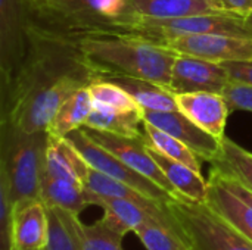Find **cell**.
Segmentation results:
<instances>
[{
	"mask_svg": "<svg viewBox=\"0 0 252 250\" xmlns=\"http://www.w3.org/2000/svg\"><path fill=\"white\" fill-rule=\"evenodd\" d=\"M46 146L47 131L27 134L1 124L0 180L6 183L13 203L41 199Z\"/></svg>",
	"mask_w": 252,
	"mask_h": 250,
	"instance_id": "cell-2",
	"label": "cell"
},
{
	"mask_svg": "<svg viewBox=\"0 0 252 250\" xmlns=\"http://www.w3.org/2000/svg\"><path fill=\"white\" fill-rule=\"evenodd\" d=\"M235 175L252 190V152L229 137H224L219 158L211 164Z\"/></svg>",
	"mask_w": 252,
	"mask_h": 250,
	"instance_id": "cell-25",
	"label": "cell"
},
{
	"mask_svg": "<svg viewBox=\"0 0 252 250\" xmlns=\"http://www.w3.org/2000/svg\"><path fill=\"white\" fill-rule=\"evenodd\" d=\"M216 6L220 10L236 13L245 18L252 13V0H216Z\"/></svg>",
	"mask_w": 252,
	"mask_h": 250,
	"instance_id": "cell-31",
	"label": "cell"
},
{
	"mask_svg": "<svg viewBox=\"0 0 252 250\" xmlns=\"http://www.w3.org/2000/svg\"><path fill=\"white\" fill-rule=\"evenodd\" d=\"M81 60L94 77L149 80L170 88L177 53L162 44L115 34H92L74 41Z\"/></svg>",
	"mask_w": 252,
	"mask_h": 250,
	"instance_id": "cell-1",
	"label": "cell"
},
{
	"mask_svg": "<svg viewBox=\"0 0 252 250\" xmlns=\"http://www.w3.org/2000/svg\"><path fill=\"white\" fill-rule=\"evenodd\" d=\"M247 18H248V22L251 24V27H252V13H251V15H250V16H247Z\"/></svg>",
	"mask_w": 252,
	"mask_h": 250,
	"instance_id": "cell-32",
	"label": "cell"
},
{
	"mask_svg": "<svg viewBox=\"0 0 252 250\" xmlns=\"http://www.w3.org/2000/svg\"><path fill=\"white\" fill-rule=\"evenodd\" d=\"M223 65L227 69V72L230 75V80L252 85V60L229 62V63H223Z\"/></svg>",
	"mask_w": 252,
	"mask_h": 250,
	"instance_id": "cell-30",
	"label": "cell"
},
{
	"mask_svg": "<svg viewBox=\"0 0 252 250\" xmlns=\"http://www.w3.org/2000/svg\"><path fill=\"white\" fill-rule=\"evenodd\" d=\"M123 237L103 220L86 225L81 222V240L84 250H123Z\"/></svg>",
	"mask_w": 252,
	"mask_h": 250,
	"instance_id": "cell-27",
	"label": "cell"
},
{
	"mask_svg": "<svg viewBox=\"0 0 252 250\" xmlns=\"http://www.w3.org/2000/svg\"><path fill=\"white\" fill-rule=\"evenodd\" d=\"M148 149L151 156L155 159V162L180 197L192 202H205L208 193V181L202 177L199 171H195L186 164L162 155L149 144Z\"/></svg>",
	"mask_w": 252,
	"mask_h": 250,
	"instance_id": "cell-15",
	"label": "cell"
},
{
	"mask_svg": "<svg viewBox=\"0 0 252 250\" xmlns=\"http://www.w3.org/2000/svg\"><path fill=\"white\" fill-rule=\"evenodd\" d=\"M84 131L87 136L94 140L97 144L109 150L112 155H115L121 162H124L127 167L134 169L136 172L142 174L143 177L154 181L157 186H159L164 192H167L170 196L177 197L179 194L155 162V159L151 156L148 149V141L143 137H123L99 130H93L89 127H84Z\"/></svg>",
	"mask_w": 252,
	"mask_h": 250,
	"instance_id": "cell-8",
	"label": "cell"
},
{
	"mask_svg": "<svg viewBox=\"0 0 252 250\" xmlns=\"http://www.w3.org/2000/svg\"><path fill=\"white\" fill-rule=\"evenodd\" d=\"M87 203L99 206L103 209V221L118 231L121 236L127 233H134V230L151 221L161 222L164 225L173 227V218L165 203L149 202L142 203L130 199H105L92 196L86 192Z\"/></svg>",
	"mask_w": 252,
	"mask_h": 250,
	"instance_id": "cell-9",
	"label": "cell"
},
{
	"mask_svg": "<svg viewBox=\"0 0 252 250\" xmlns=\"http://www.w3.org/2000/svg\"><path fill=\"white\" fill-rule=\"evenodd\" d=\"M205 203L252 242V190L235 175L211 165Z\"/></svg>",
	"mask_w": 252,
	"mask_h": 250,
	"instance_id": "cell-5",
	"label": "cell"
},
{
	"mask_svg": "<svg viewBox=\"0 0 252 250\" xmlns=\"http://www.w3.org/2000/svg\"><path fill=\"white\" fill-rule=\"evenodd\" d=\"M143 119L179 139L199 159L205 162L213 164L221 152L223 141L217 140L216 137L204 131L186 115H183L179 109L168 112L143 111Z\"/></svg>",
	"mask_w": 252,
	"mask_h": 250,
	"instance_id": "cell-11",
	"label": "cell"
},
{
	"mask_svg": "<svg viewBox=\"0 0 252 250\" xmlns=\"http://www.w3.org/2000/svg\"><path fill=\"white\" fill-rule=\"evenodd\" d=\"M90 165L66 137L47 134L43 175L65 178L83 184Z\"/></svg>",
	"mask_w": 252,
	"mask_h": 250,
	"instance_id": "cell-14",
	"label": "cell"
},
{
	"mask_svg": "<svg viewBox=\"0 0 252 250\" xmlns=\"http://www.w3.org/2000/svg\"><path fill=\"white\" fill-rule=\"evenodd\" d=\"M49 237L43 250H84L80 215L59 208H47Z\"/></svg>",
	"mask_w": 252,
	"mask_h": 250,
	"instance_id": "cell-21",
	"label": "cell"
},
{
	"mask_svg": "<svg viewBox=\"0 0 252 250\" xmlns=\"http://www.w3.org/2000/svg\"><path fill=\"white\" fill-rule=\"evenodd\" d=\"M41 200L47 208H59L75 215L89 206L83 184L47 175H43L41 180Z\"/></svg>",
	"mask_w": 252,
	"mask_h": 250,
	"instance_id": "cell-19",
	"label": "cell"
},
{
	"mask_svg": "<svg viewBox=\"0 0 252 250\" xmlns=\"http://www.w3.org/2000/svg\"><path fill=\"white\" fill-rule=\"evenodd\" d=\"M12 250H22V249H12Z\"/></svg>",
	"mask_w": 252,
	"mask_h": 250,
	"instance_id": "cell-34",
	"label": "cell"
},
{
	"mask_svg": "<svg viewBox=\"0 0 252 250\" xmlns=\"http://www.w3.org/2000/svg\"><path fill=\"white\" fill-rule=\"evenodd\" d=\"M162 46L180 55H190L217 63L252 60V37L233 34H195L171 38Z\"/></svg>",
	"mask_w": 252,
	"mask_h": 250,
	"instance_id": "cell-7",
	"label": "cell"
},
{
	"mask_svg": "<svg viewBox=\"0 0 252 250\" xmlns=\"http://www.w3.org/2000/svg\"><path fill=\"white\" fill-rule=\"evenodd\" d=\"M66 139L75 146V149L80 152V155L92 168L131 186L133 189L139 190L149 199L165 203L168 199L173 197L167 192H164L159 186H157L154 181L136 172L134 169L127 167L124 162H121L109 150H106L105 147L97 144L94 140H92L83 127L71 131L66 136Z\"/></svg>",
	"mask_w": 252,
	"mask_h": 250,
	"instance_id": "cell-6",
	"label": "cell"
},
{
	"mask_svg": "<svg viewBox=\"0 0 252 250\" xmlns=\"http://www.w3.org/2000/svg\"><path fill=\"white\" fill-rule=\"evenodd\" d=\"M177 109L193 121L204 131L223 141L226 137V125L232 112L223 93L195 91L176 94Z\"/></svg>",
	"mask_w": 252,
	"mask_h": 250,
	"instance_id": "cell-12",
	"label": "cell"
},
{
	"mask_svg": "<svg viewBox=\"0 0 252 250\" xmlns=\"http://www.w3.org/2000/svg\"><path fill=\"white\" fill-rule=\"evenodd\" d=\"M217 10L210 0H130L131 15L143 18H180Z\"/></svg>",
	"mask_w": 252,
	"mask_h": 250,
	"instance_id": "cell-17",
	"label": "cell"
},
{
	"mask_svg": "<svg viewBox=\"0 0 252 250\" xmlns=\"http://www.w3.org/2000/svg\"><path fill=\"white\" fill-rule=\"evenodd\" d=\"M84 190L92 194V196H97V197H105V199H130V200H136V202H142V203H149V202H158L154 199H149L148 196H145L143 193H140L139 190L133 189L131 186L112 178L94 168H89L87 175L84 178ZM162 203V202H161Z\"/></svg>",
	"mask_w": 252,
	"mask_h": 250,
	"instance_id": "cell-22",
	"label": "cell"
},
{
	"mask_svg": "<svg viewBox=\"0 0 252 250\" xmlns=\"http://www.w3.org/2000/svg\"><path fill=\"white\" fill-rule=\"evenodd\" d=\"M89 91L93 100V108L120 112L142 109L126 88L109 78H93L89 84Z\"/></svg>",
	"mask_w": 252,
	"mask_h": 250,
	"instance_id": "cell-23",
	"label": "cell"
},
{
	"mask_svg": "<svg viewBox=\"0 0 252 250\" xmlns=\"http://www.w3.org/2000/svg\"><path fill=\"white\" fill-rule=\"evenodd\" d=\"M173 227L188 250H252V242L219 217L205 202L180 196L165 202Z\"/></svg>",
	"mask_w": 252,
	"mask_h": 250,
	"instance_id": "cell-3",
	"label": "cell"
},
{
	"mask_svg": "<svg viewBox=\"0 0 252 250\" xmlns=\"http://www.w3.org/2000/svg\"><path fill=\"white\" fill-rule=\"evenodd\" d=\"M103 78V77H102ZM109 80L120 84L126 88L142 111H154V112H168L177 111L176 93H173L168 87L140 78L130 77H111Z\"/></svg>",
	"mask_w": 252,
	"mask_h": 250,
	"instance_id": "cell-16",
	"label": "cell"
},
{
	"mask_svg": "<svg viewBox=\"0 0 252 250\" xmlns=\"http://www.w3.org/2000/svg\"><path fill=\"white\" fill-rule=\"evenodd\" d=\"M143 131H145V139L151 147H154L155 150L161 152L162 155H165L174 161L183 162L188 167L193 168L195 171L201 172L199 158L179 139H176L174 136L165 133L164 130L155 127L146 121L143 124Z\"/></svg>",
	"mask_w": 252,
	"mask_h": 250,
	"instance_id": "cell-24",
	"label": "cell"
},
{
	"mask_svg": "<svg viewBox=\"0 0 252 250\" xmlns=\"http://www.w3.org/2000/svg\"><path fill=\"white\" fill-rule=\"evenodd\" d=\"M134 234L146 250H188L174 227L157 221L145 222L134 230Z\"/></svg>",
	"mask_w": 252,
	"mask_h": 250,
	"instance_id": "cell-26",
	"label": "cell"
},
{
	"mask_svg": "<svg viewBox=\"0 0 252 250\" xmlns=\"http://www.w3.org/2000/svg\"><path fill=\"white\" fill-rule=\"evenodd\" d=\"M93 78L96 77L89 69H81L35 88L18 103L3 111L1 124H9L27 134L46 131L62 103L75 90L89 85Z\"/></svg>",
	"mask_w": 252,
	"mask_h": 250,
	"instance_id": "cell-4",
	"label": "cell"
},
{
	"mask_svg": "<svg viewBox=\"0 0 252 250\" xmlns=\"http://www.w3.org/2000/svg\"><path fill=\"white\" fill-rule=\"evenodd\" d=\"M230 81L223 63L177 53L171 68L170 90L176 94L195 91L223 93Z\"/></svg>",
	"mask_w": 252,
	"mask_h": 250,
	"instance_id": "cell-10",
	"label": "cell"
},
{
	"mask_svg": "<svg viewBox=\"0 0 252 250\" xmlns=\"http://www.w3.org/2000/svg\"><path fill=\"white\" fill-rule=\"evenodd\" d=\"M93 109V100L89 85L75 90L59 108L53 121L47 127V134L55 137H66L71 131L81 128Z\"/></svg>",
	"mask_w": 252,
	"mask_h": 250,
	"instance_id": "cell-18",
	"label": "cell"
},
{
	"mask_svg": "<svg viewBox=\"0 0 252 250\" xmlns=\"http://www.w3.org/2000/svg\"><path fill=\"white\" fill-rule=\"evenodd\" d=\"M210 1H211V3H214V4H216V0H210ZM216 7H217V6H216ZM217 9H219V7H217Z\"/></svg>",
	"mask_w": 252,
	"mask_h": 250,
	"instance_id": "cell-33",
	"label": "cell"
},
{
	"mask_svg": "<svg viewBox=\"0 0 252 250\" xmlns=\"http://www.w3.org/2000/svg\"><path fill=\"white\" fill-rule=\"evenodd\" d=\"M12 215L13 200L6 183L0 180V250H12Z\"/></svg>",
	"mask_w": 252,
	"mask_h": 250,
	"instance_id": "cell-28",
	"label": "cell"
},
{
	"mask_svg": "<svg viewBox=\"0 0 252 250\" xmlns=\"http://www.w3.org/2000/svg\"><path fill=\"white\" fill-rule=\"evenodd\" d=\"M143 111H106L93 108L84 127L123 136V137H143Z\"/></svg>",
	"mask_w": 252,
	"mask_h": 250,
	"instance_id": "cell-20",
	"label": "cell"
},
{
	"mask_svg": "<svg viewBox=\"0 0 252 250\" xmlns=\"http://www.w3.org/2000/svg\"><path fill=\"white\" fill-rule=\"evenodd\" d=\"M49 237V212L41 199L13 203L12 249L43 250Z\"/></svg>",
	"mask_w": 252,
	"mask_h": 250,
	"instance_id": "cell-13",
	"label": "cell"
},
{
	"mask_svg": "<svg viewBox=\"0 0 252 250\" xmlns=\"http://www.w3.org/2000/svg\"><path fill=\"white\" fill-rule=\"evenodd\" d=\"M223 96L226 97L229 106L232 111H247L252 112V85L239 83V81H230L226 88L223 90Z\"/></svg>",
	"mask_w": 252,
	"mask_h": 250,
	"instance_id": "cell-29",
	"label": "cell"
}]
</instances>
